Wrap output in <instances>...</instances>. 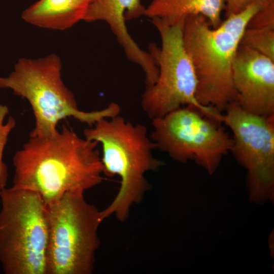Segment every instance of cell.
Returning a JSON list of instances; mask_svg holds the SVG:
<instances>
[{
	"instance_id": "obj_1",
	"label": "cell",
	"mask_w": 274,
	"mask_h": 274,
	"mask_svg": "<svg viewBox=\"0 0 274 274\" xmlns=\"http://www.w3.org/2000/svg\"><path fill=\"white\" fill-rule=\"evenodd\" d=\"M98 145L64 124L52 135L29 136L13 157L12 187L38 193L46 206L67 193H84L103 180Z\"/></svg>"
},
{
	"instance_id": "obj_2",
	"label": "cell",
	"mask_w": 274,
	"mask_h": 274,
	"mask_svg": "<svg viewBox=\"0 0 274 274\" xmlns=\"http://www.w3.org/2000/svg\"><path fill=\"white\" fill-rule=\"evenodd\" d=\"M267 4H253L242 12L226 18L215 28L202 15L185 18L183 44L196 77V98L203 106L222 113L227 106L235 101L233 62L249 20Z\"/></svg>"
},
{
	"instance_id": "obj_3",
	"label": "cell",
	"mask_w": 274,
	"mask_h": 274,
	"mask_svg": "<svg viewBox=\"0 0 274 274\" xmlns=\"http://www.w3.org/2000/svg\"><path fill=\"white\" fill-rule=\"evenodd\" d=\"M83 132L85 139L101 146L104 174L118 175L121 180L115 197L100 211L101 218L104 221L113 215L124 222L132 206L140 203L150 189L145 174L164 165L153 156L156 145L145 126L133 124L119 115L102 119Z\"/></svg>"
},
{
	"instance_id": "obj_4",
	"label": "cell",
	"mask_w": 274,
	"mask_h": 274,
	"mask_svg": "<svg viewBox=\"0 0 274 274\" xmlns=\"http://www.w3.org/2000/svg\"><path fill=\"white\" fill-rule=\"evenodd\" d=\"M61 61L51 54L38 59H19L7 77L0 76V88L10 89L26 99L35 117V126L29 136L44 137L56 133L58 123L67 117L92 126L99 120L119 115L115 102L102 109L80 110L73 93L61 78Z\"/></svg>"
},
{
	"instance_id": "obj_5",
	"label": "cell",
	"mask_w": 274,
	"mask_h": 274,
	"mask_svg": "<svg viewBox=\"0 0 274 274\" xmlns=\"http://www.w3.org/2000/svg\"><path fill=\"white\" fill-rule=\"evenodd\" d=\"M0 263L6 274H47V206L38 193L11 187L0 196Z\"/></svg>"
},
{
	"instance_id": "obj_6",
	"label": "cell",
	"mask_w": 274,
	"mask_h": 274,
	"mask_svg": "<svg viewBox=\"0 0 274 274\" xmlns=\"http://www.w3.org/2000/svg\"><path fill=\"white\" fill-rule=\"evenodd\" d=\"M84 193L69 192L47 206V274H91L100 242V211Z\"/></svg>"
},
{
	"instance_id": "obj_7",
	"label": "cell",
	"mask_w": 274,
	"mask_h": 274,
	"mask_svg": "<svg viewBox=\"0 0 274 274\" xmlns=\"http://www.w3.org/2000/svg\"><path fill=\"white\" fill-rule=\"evenodd\" d=\"M185 19L173 24L159 18L151 19L161 42L160 48L152 44L149 51L157 63L159 73L156 82L146 87L142 95V107L152 120L186 106L221 122L222 113L203 106L196 98V77L183 44Z\"/></svg>"
},
{
	"instance_id": "obj_8",
	"label": "cell",
	"mask_w": 274,
	"mask_h": 274,
	"mask_svg": "<svg viewBox=\"0 0 274 274\" xmlns=\"http://www.w3.org/2000/svg\"><path fill=\"white\" fill-rule=\"evenodd\" d=\"M152 120L150 135L157 148L174 160H194L210 174L230 152L233 140L221 122L189 106Z\"/></svg>"
},
{
	"instance_id": "obj_9",
	"label": "cell",
	"mask_w": 274,
	"mask_h": 274,
	"mask_svg": "<svg viewBox=\"0 0 274 274\" xmlns=\"http://www.w3.org/2000/svg\"><path fill=\"white\" fill-rule=\"evenodd\" d=\"M223 114L222 122L231 130L230 152L247 171L250 199L262 203L273 198L274 188V115L248 112L236 102Z\"/></svg>"
},
{
	"instance_id": "obj_10",
	"label": "cell",
	"mask_w": 274,
	"mask_h": 274,
	"mask_svg": "<svg viewBox=\"0 0 274 274\" xmlns=\"http://www.w3.org/2000/svg\"><path fill=\"white\" fill-rule=\"evenodd\" d=\"M235 101L260 116L274 115V61L239 45L232 68Z\"/></svg>"
},
{
	"instance_id": "obj_11",
	"label": "cell",
	"mask_w": 274,
	"mask_h": 274,
	"mask_svg": "<svg viewBox=\"0 0 274 274\" xmlns=\"http://www.w3.org/2000/svg\"><path fill=\"white\" fill-rule=\"evenodd\" d=\"M146 7L142 0H92L83 21L106 22L122 47L127 58L139 65L144 74L156 69L155 61L149 52L142 49L128 31L126 21L144 16Z\"/></svg>"
},
{
	"instance_id": "obj_12",
	"label": "cell",
	"mask_w": 274,
	"mask_h": 274,
	"mask_svg": "<svg viewBox=\"0 0 274 274\" xmlns=\"http://www.w3.org/2000/svg\"><path fill=\"white\" fill-rule=\"evenodd\" d=\"M91 0H39L22 13V19L36 26L64 30L83 21Z\"/></svg>"
},
{
	"instance_id": "obj_13",
	"label": "cell",
	"mask_w": 274,
	"mask_h": 274,
	"mask_svg": "<svg viewBox=\"0 0 274 274\" xmlns=\"http://www.w3.org/2000/svg\"><path fill=\"white\" fill-rule=\"evenodd\" d=\"M225 0H153L146 7L144 16L175 23L190 15H201L215 28L222 22Z\"/></svg>"
},
{
	"instance_id": "obj_14",
	"label": "cell",
	"mask_w": 274,
	"mask_h": 274,
	"mask_svg": "<svg viewBox=\"0 0 274 274\" xmlns=\"http://www.w3.org/2000/svg\"><path fill=\"white\" fill-rule=\"evenodd\" d=\"M240 45L274 61V28L246 27L242 36Z\"/></svg>"
},
{
	"instance_id": "obj_15",
	"label": "cell",
	"mask_w": 274,
	"mask_h": 274,
	"mask_svg": "<svg viewBox=\"0 0 274 274\" xmlns=\"http://www.w3.org/2000/svg\"><path fill=\"white\" fill-rule=\"evenodd\" d=\"M9 112L7 106L0 105V196L3 190L6 187L9 176L8 167L3 161L4 151L9 136L16 124L12 116H9L7 121L5 122Z\"/></svg>"
},
{
	"instance_id": "obj_16",
	"label": "cell",
	"mask_w": 274,
	"mask_h": 274,
	"mask_svg": "<svg viewBox=\"0 0 274 274\" xmlns=\"http://www.w3.org/2000/svg\"><path fill=\"white\" fill-rule=\"evenodd\" d=\"M247 27L253 28H274V1L256 13L249 20Z\"/></svg>"
},
{
	"instance_id": "obj_17",
	"label": "cell",
	"mask_w": 274,
	"mask_h": 274,
	"mask_svg": "<svg viewBox=\"0 0 274 274\" xmlns=\"http://www.w3.org/2000/svg\"><path fill=\"white\" fill-rule=\"evenodd\" d=\"M272 1L274 0H225V18L242 12L253 4Z\"/></svg>"
},
{
	"instance_id": "obj_18",
	"label": "cell",
	"mask_w": 274,
	"mask_h": 274,
	"mask_svg": "<svg viewBox=\"0 0 274 274\" xmlns=\"http://www.w3.org/2000/svg\"><path fill=\"white\" fill-rule=\"evenodd\" d=\"M91 1H92V0H91Z\"/></svg>"
}]
</instances>
